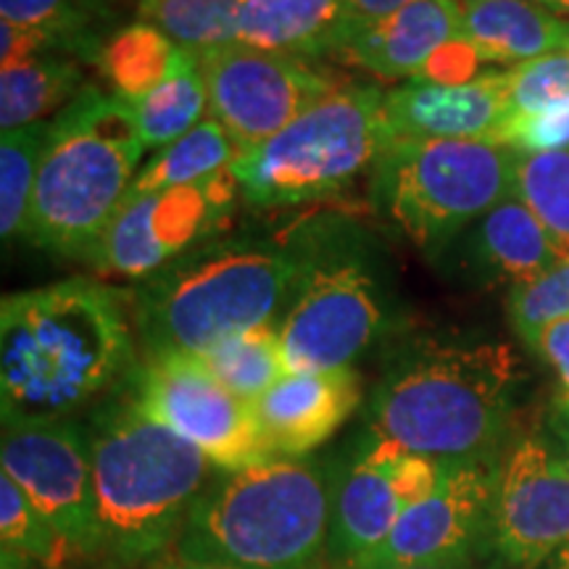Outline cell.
<instances>
[{"label":"cell","instance_id":"obj_44","mask_svg":"<svg viewBox=\"0 0 569 569\" xmlns=\"http://www.w3.org/2000/svg\"><path fill=\"white\" fill-rule=\"evenodd\" d=\"M551 11L569 13V0H551Z\"/></svg>","mask_w":569,"mask_h":569},{"label":"cell","instance_id":"obj_11","mask_svg":"<svg viewBox=\"0 0 569 569\" xmlns=\"http://www.w3.org/2000/svg\"><path fill=\"white\" fill-rule=\"evenodd\" d=\"M196 56L209 90L211 119L230 132L238 151L274 138L340 88L303 59L261 51L246 42L209 48Z\"/></svg>","mask_w":569,"mask_h":569},{"label":"cell","instance_id":"obj_41","mask_svg":"<svg viewBox=\"0 0 569 569\" xmlns=\"http://www.w3.org/2000/svg\"><path fill=\"white\" fill-rule=\"evenodd\" d=\"M30 567H32V559H27L24 553L3 546V569H30Z\"/></svg>","mask_w":569,"mask_h":569},{"label":"cell","instance_id":"obj_37","mask_svg":"<svg viewBox=\"0 0 569 569\" xmlns=\"http://www.w3.org/2000/svg\"><path fill=\"white\" fill-rule=\"evenodd\" d=\"M536 351L549 361L561 382V398L569 401V317L557 319L540 332Z\"/></svg>","mask_w":569,"mask_h":569},{"label":"cell","instance_id":"obj_38","mask_svg":"<svg viewBox=\"0 0 569 569\" xmlns=\"http://www.w3.org/2000/svg\"><path fill=\"white\" fill-rule=\"evenodd\" d=\"M415 3V0H346V40L353 38L356 32L365 27L375 24V21L390 17V13L401 11L403 6ZM343 51V48H340Z\"/></svg>","mask_w":569,"mask_h":569},{"label":"cell","instance_id":"obj_33","mask_svg":"<svg viewBox=\"0 0 569 569\" xmlns=\"http://www.w3.org/2000/svg\"><path fill=\"white\" fill-rule=\"evenodd\" d=\"M565 317H569V259L549 274L511 288L509 319L530 348H536L546 327Z\"/></svg>","mask_w":569,"mask_h":569},{"label":"cell","instance_id":"obj_26","mask_svg":"<svg viewBox=\"0 0 569 569\" xmlns=\"http://www.w3.org/2000/svg\"><path fill=\"white\" fill-rule=\"evenodd\" d=\"M238 153L230 132L217 119H203L172 146L156 151L153 159L134 177L127 196L159 193V190L209 180V177L230 169Z\"/></svg>","mask_w":569,"mask_h":569},{"label":"cell","instance_id":"obj_20","mask_svg":"<svg viewBox=\"0 0 569 569\" xmlns=\"http://www.w3.org/2000/svg\"><path fill=\"white\" fill-rule=\"evenodd\" d=\"M461 0H415L343 46V59L386 80L415 82L427 61L461 38Z\"/></svg>","mask_w":569,"mask_h":569},{"label":"cell","instance_id":"obj_25","mask_svg":"<svg viewBox=\"0 0 569 569\" xmlns=\"http://www.w3.org/2000/svg\"><path fill=\"white\" fill-rule=\"evenodd\" d=\"M80 63L59 53L34 56L0 71V124L17 130L40 122L56 109H67L88 88Z\"/></svg>","mask_w":569,"mask_h":569},{"label":"cell","instance_id":"obj_30","mask_svg":"<svg viewBox=\"0 0 569 569\" xmlns=\"http://www.w3.org/2000/svg\"><path fill=\"white\" fill-rule=\"evenodd\" d=\"M515 196L549 232L561 259H569V151L517 153Z\"/></svg>","mask_w":569,"mask_h":569},{"label":"cell","instance_id":"obj_2","mask_svg":"<svg viewBox=\"0 0 569 569\" xmlns=\"http://www.w3.org/2000/svg\"><path fill=\"white\" fill-rule=\"evenodd\" d=\"M519 367L509 346L417 338L372 390L367 432L440 461H490L511 425Z\"/></svg>","mask_w":569,"mask_h":569},{"label":"cell","instance_id":"obj_5","mask_svg":"<svg viewBox=\"0 0 569 569\" xmlns=\"http://www.w3.org/2000/svg\"><path fill=\"white\" fill-rule=\"evenodd\" d=\"M88 427L101 553L119 567L151 561L177 543L203 493L211 461L130 393L92 411Z\"/></svg>","mask_w":569,"mask_h":569},{"label":"cell","instance_id":"obj_36","mask_svg":"<svg viewBox=\"0 0 569 569\" xmlns=\"http://www.w3.org/2000/svg\"><path fill=\"white\" fill-rule=\"evenodd\" d=\"M482 63V56L475 51L465 38L448 42L446 48L432 56L415 82H438V84H459L475 80Z\"/></svg>","mask_w":569,"mask_h":569},{"label":"cell","instance_id":"obj_22","mask_svg":"<svg viewBox=\"0 0 569 569\" xmlns=\"http://www.w3.org/2000/svg\"><path fill=\"white\" fill-rule=\"evenodd\" d=\"M346 0H240L238 42L261 51L319 59L340 53Z\"/></svg>","mask_w":569,"mask_h":569},{"label":"cell","instance_id":"obj_35","mask_svg":"<svg viewBox=\"0 0 569 569\" xmlns=\"http://www.w3.org/2000/svg\"><path fill=\"white\" fill-rule=\"evenodd\" d=\"M498 146L517 153L569 151V98L530 113H511Z\"/></svg>","mask_w":569,"mask_h":569},{"label":"cell","instance_id":"obj_31","mask_svg":"<svg viewBox=\"0 0 569 569\" xmlns=\"http://www.w3.org/2000/svg\"><path fill=\"white\" fill-rule=\"evenodd\" d=\"M142 17L188 51L238 42L240 0H140Z\"/></svg>","mask_w":569,"mask_h":569},{"label":"cell","instance_id":"obj_14","mask_svg":"<svg viewBox=\"0 0 569 569\" xmlns=\"http://www.w3.org/2000/svg\"><path fill=\"white\" fill-rule=\"evenodd\" d=\"M569 546V465L543 438H522L496 465L490 551L536 569Z\"/></svg>","mask_w":569,"mask_h":569},{"label":"cell","instance_id":"obj_32","mask_svg":"<svg viewBox=\"0 0 569 569\" xmlns=\"http://www.w3.org/2000/svg\"><path fill=\"white\" fill-rule=\"evenodd\" d=\"M0 540L27 559L59 567L71 553V546L56 532L48 519L32 507L9 475L0 472Z\"/></svg>","mask_w":569,"mask_h":569},{"label":"cell","instance_id":"obj_8","mask_svg":"<svg viewBox=\"0 0 569 569\" xmlns=\"http://www.w3.org/2000/svg\"><path fill=\"white\" fill-rule=\"evenodd\" d=\"M517 151L482 140L396 138L372 167V206L430 259L515 196Z\"/></svg>","mask_w":569,"mask_h":569},{"label":"cell","instance_id":"obj_9","mask_svg":"<svg viewBox=\"0 0 569 569\" xmlns=\"http://www.w3.org/2000/svg\"><path fill=\"white\" fill-rule=\"evenodd\" d=\"M393 140L386 92L351 84L311 106L274 138L240 151L230 169L248 203L261 209L309 203L351 184Z\"/></svg>","mask_w":569,"mask_h":569},{"label":"cell","instance_id":"obj_18","mask_svg":"<svg viewBox=\"0 0 569 569\" xmlns=\"http://www.w3.org/2000/svg\"><path fill=\"white\" fill-rule=\"evenodd\" d=\"M359 403V372L346 367L330 372H288L253 401V409L277 457H309L336 436Z\"/></svg>","mask_w":569,"mask_h":569},{"label":"cell","instance_id":"obj_24","mask_svg":"<svg viewBox=\"0 0 569 569\" xmlns=\"http://www.w3.org/2000/svg\"><path fill=\"white\" fill-rule=\"evenodd\" d=\"M209 109V90L198 56L177 46L167 74L153 90L132 101L146 151H161L201 124V113Z\"/></svg>","mask_w":569,"mask_h":569},{"label":"cell","instance_id":"obj_16","mask_svg":"<svg viewBox=\"0 0 569 569\" xmlns=\"http://www.w3.org/2000/svg\"><path fill=\"white\" fill-rule=\"evenodd\" d=\"M403 448L365 432L356 440L351 459L340 472L336 511H332L327 565L353 569L380 549L407 511L398 488V457Z\"/></svg>","mask_w":569,"mask_h":569},{"label":"cell","instance_id":"obj_27","mask_svg":"<svg viewBox=\"0 0 569 569\" xmlns=\"http://www.w3.org/2000/svg\"><path fill=\"white\" fill-rule=\"evenodd\" d=\"M198 359L227 390L251 403L259 401L267 390H272L288 375V361H284L277 325H261L253 330L234 332Z\"/></svg>","mask_w":569,"mask_h":569},{"label":"cell","instance_id":"obj_46","mask_svg":"<svg viewBox=\"0 0 569 569\" xmlns=\"http://www.w3.org/2000/svg\"><path fill=\"white\" fill-rule=\"evenodd\" d=\"M567 51H569V46H567Z\"/></svg>","mask_w":569,"mask_h":569},{"label":"cell","instance_id":"obj_28","mask_svg":"<svg viewBox=\"0 0 569 569\" xmlns=\"http://www.w3.org/2000/svg\"><path fill=\"white\" fill-rule=\"evenodd\" d=\"M174 48L177 42L169 40L159 27L140 21L111 34L98 69L109 77L113 92L132 103L161 82Z\"/></svg>","mask_w":569,"mask_h":569},{"label":"cell","instance_id":"obj_13","mask_svg":"<svg viewBox=\"0 0 569 569\" xmlns=\"http://www.w3.org/2000/svg\"><path fill=\"white\" fill-rule=\"evenodd\" d=\"M0 469L77 553H101L88 427L74 419L3 422Z\"/></svg>","mask_w":569,"mask_h":569},{"label":"cell","instance_id":"obj_7","mask_svg":"<svg viewBox=\"0 0 569 569\" xmlns=\"http://www.w3.org/2000/svg\"><path fill=\"white\" fill-rule=\"evenodd\" d=\"M142 153L132 103L88 84L48 127L24 238L84 259L130 193Z\"/></svg>","mask_w":569,"mask_h":569},{"label":"cell","instance_id":"obj_1","mask_svg":"<svg viewBox=\"0 0 569 569\" xmlns=\"http://www.w3.org/2000/svg\"><path fill=\"white\" fill-rule=\"evenodd\" d=\"M124 296L90 277L3 296V422H53L90 407L132 365Z\"/></svg>","mask_w":569,"mask_h":569},{"label":"cell","instance_id":"obj_40","mask_svg":"<svg viewBox=\"0 0 569 569\" xmlns=\"http://www.w3.org/2000/svg\"><path fill=\"white\" fill-rule=\"evenodd\" d=\"M559 436L561 440H565V459L569 465V401H565V398H559Z\"/></svg>","mask_w":569,"mask_h":569},{"label":"cell","instance_id":"obj_15","mask_svg":"<svg viewBox=\"0 0 569 569\" xmlns=\"http://www.w3.org/2000/svg\"><path fill=\"white\" fill-rule=\"evenodd\" d=\"M493 488V461H446L440 486L403 511L386 543L353 569L475 561L482 549H490Z\"/></svg>","mask_w":569,"mask_h":569},{"label":"cell","instance_id":"obj_43","mask_svg":"<svg viewBox=\"0 0 569 569\" xmlns=\"http://www.w3.org/2000/svg\"><path fill=\"white\" fill-rule=\"evenodd\" d=\"M549 569H569V546H565L557 557L551 559V567Z\"/></svg>","mask_w":569,"mask_h":569},{"label":"cell","instance_id":"obj_21","mask_svg":"<svg viewBox=\"0 0 569 569\" xmlns=\"http://www.w3.org/2000/svg\"><path fill=\"white\" fill-rule=\"evenodd\" d=\"M461 38L482 61L528 63L567 51L569 21L528 0H461Z\"/></svg>","mask_w":569,"mask_h":569},{"label":"cell","instance_id":"obj_42","mask_svg":"<svg viewBox=\"0 0 569 569\" xmlns=\"http://www.w3.org/2000/svg\"><path fill=\"white\" fill-rule=\"evenodd\" d=\"M153 569H224V567H213V565H193V561H182V559H177V561H167V565H159V567H153Z\"/></svg>","mask_w":569,"mask_h":569},{"label":"cell","instance_id":"obj_39","mask_svg":"<svg viewBox=\"0 0 569 569\" xmlns=\"http://www.w3.org/2000/svg\"><path fill=\"white\" fill-rule=\"evenodd\" d=\"M369 569H480L475 561H419V565H388Z\"/></svg>","mask_w":569,"mask_h":569},{"label":"cell","instance_id":"obj_29","mask_svg":"<svg viewBox=\"0 0 569 569\" xmlns=\"http://www.w3.org/2000/svg\"><path fill=\"white\" fill-rule=\"evenodd\" d=\"M51 122L6 130L0 140V234L3 243L21 238L30 219L42 148Z\"/></svg>","mask_w":569,"mask_h":569},{"label":"cell","instance_id":"obj_4","mask_svg":"<svg viewBox=\"0 0 569 569\" xmlns=\"http://www.w3.org/2000/svg\"><path fill=\"white\" fill-rule=\"evenodd\" d=\"M343 467L274 457L227 472L196 498L177 559L224 569H317L327 561Z\"/></svg>","mask_w":569,"mask_h":569},{"label":"cell","instance_id":"obj_45","mask_svg":"<svg viewBox=\"0 0 569 569\" xmlns=\"http://www.w3.org/2000/svg\"><path fill=\"white\" fill-rule=\"evenodd\" d=\"M528 3H540V6H546V9H549V0H528Z\"/></svg>","mask_w":569,"mask_h":569},{"label":"cell","instance_id":"obj_12","mask_svg":"<svg viewBox=\"0 0 569 569\" xmlns=\"http://www.w3.org/2000/svg\"><path fill=\"white\" fill-rule=\"evenodd\" d=\"M238 193L232 169H224L182 188L127 196L84 259L98 272L142 280L222 230Z\"/></svg>","mask_w":569,"mask_h":569},{"label":"cell","instance_id":"obj_3","mask_svg":"<svg viewBox=\"0 0 569 569\" xmlns=\"http://www.w3.org/2000/svg\"><path fill=\"white\" fill-rule=\"evenodd\" d=\"M298 277L288 232L211 238L142 277L132 315L148 359L203 356L234 332L274 325Z\"/></svg>","mask_w":569,"mask_h":569},{"label":"cell","instance_id":"obj_10","mask_svg":"<svg viewBox=\"0 0 569 569\" xmlns=\"http://www.w3.org/2000/svg\"><path fill=\"white\" fill-rule=\"evenodd\" d=\"M127 393L224 472H240L277 457L253 403L227 390L198 356L148 359L130 369Z\"/></svg>","mask_w":569,"mask_h":569},{"label":"cell","instance_id":"obj_34","mask_svg":"<svg viewBox=\"0 0 569 569\" xmlns=\"http://www.w3.org/2000/svg\"><path fill=\"white\" fill-rule=\"evenodd\" d=\"M511 113H530L569 98V51L540 56L509 69Z\"/></svg>","mask_w":569,"mask_h":569},{"label":"cell","instance_id":"obj_6","mask_svg":"<svg viewBox=\"0 0 569 569\" xmlns=\"http://www.w3.org/2000/svg\"><path fill=\"white\" fill-rule=\"evenodd\" d=\"M298 277L277 325L288 372L351 367L396 317L388 253L353 219L317 213L290 227Z\"/></svg>","mask_w":569,"mask_h":569},{"label":"cell","instance_id":"obj_19","mask_svg":"<svg viewBox=\"0 0 569 569\" xmlns=\"http://www.w3.org/2000/svg\"><path fill=\"white\" fill-rule=\"evenodd\" d=\"M451 256L453 267L467 269L486 282H532L557 269L561 253L536 213L517 196L493 206L440 253ZM436 259V261H440Z\"/></svg>","mask_w":569,"mask_h":569},{"label":"cell","instance_id":"obj_23","mask_svg":"<svg viewBox=\"0 0 569 569\" xmlns=\"http://www.w3.org/2000/svg\"><path fill=\"white\" fill-rule=\"evenodd\" d=\"M6 24L38 32L51 53L101 67L106 42L111 38L117 13L109 0H0Z\"/></svg>","mask_w":569,"mask_h":569},{"label":"cell","instance_id":"obj_17","mask_svg":"<svg viewBox=\"0 0 569 569\" xmlns=\"http://www.w3.org/2000/svg\"><path fill=\"white\" fill-rule=\"evenodd\" d=\"M393 138L496 142L511 119L509 71H488L459 84L409 82L386 92Z\"/></svg>","mask_w":569,"mask_h":569}]
</instances>
